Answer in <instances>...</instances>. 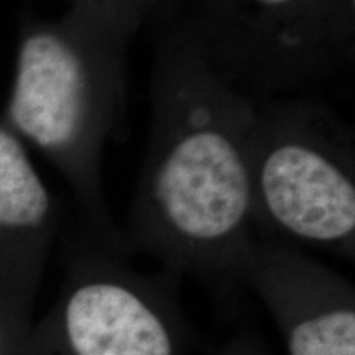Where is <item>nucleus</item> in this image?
Wrapping results in <instances>:
<instances>
[{
	"label": "nucleus",
	"mask_w": 355,
	"mask_h": 355,
	"mask_svg": "<svg viewBox=\"0 0 355 355\" xmlns=\"http://www.w3.org/2000/svg\"><path fill=\"white\" fill-rule=\"evenodd\" d=\"M150 104L123 247L155 257L176 277L241 285L257 239L247 171L254 99L216 76L188 40L168 30L153 46Z\"/></svg>",
	"instance_id": "f257e3e1"
},
{
	"label": "nucleus",
	"mask_w": 355,
	"mask_h": 355,
	"mask_svg": "<svg viewBox=\"0 0 355 355\" xmlns=\"http://www.w3.org/2000/svg\"><path fill=\"white\" fill-rule=\"evenodd\" d=\"M128 37L107 20L25 35L17 56L8 121L60 163L87 224L119 232L102 184V157L127 101Z\"/></svg>",
	"instance_id": "f03ea898"
},
{
	"label": "nucleus",
	"mask_w": 355,
	"mask_h": 355,
	"mask_svg": "<svg viewBox=\"0 0 355 355\" xmlns=\"http://www.w3.org/2000/svg\"><path fill=\"white\" fill-rule=\"evenodd\" d=\"M252 99L247 171L255 237L354 257V127L309 96Z\"/></svg>",
	"instance_id": "7ed1b4c3"
},
{
	"label": "nucleus",
	"mask_w": 355,
	"mask_h": 355,
	"mask_svg": "<svg viewBox=\"0 0 355 355\" xmlns=\"http://www.w3.org/2000/svg\"><path fill=\"white\" fill-rule=\"evenodd\" d=\"M87 232L61 309L66 355H180L176 275L137 272L121 232Z\"/></svg>",
	"instance_id": "20e7f679"
},
{
	"label": "nucleus",
	"mask_w": 355,
	"mask_h": 355,
	"mask_svg": "<svg viewBox=\"0 0 355 355\" xmlns=\"http://www.w3.org/2000/svg\"><path fill=\"white\" fill-rule=\"evenodd\" d=\"M241 285L255 291L288 355H355L352 283L295 245L255 239Z\"/></svg>",
	"instance_id": "39448f33"
},
{
	"label": "nucleus",
	"mask_w": 355,
	"mask_h": 355,
	"mask_svg": "<svg viewBox=\"0 0 355 355\" xmlns=\"http://www.w3.org/2000/svg\"><path fill=\"white\" fill-rule=\"evenodd\" d=\"M51 196L17 135L0 127V232L37 234L51 216Z\"/></svg>",
	"instance_id": "423d86ee"
},
{
	"label": "nucleus",
	"mask_w": 355,
	"mask_h": 355,
	"mask_svg": "<svg viewBox=\"0 0 355 355\" xmlns=\"http://www.w3.org/2000/svg\"><path fill=\"white\" fill-rule=\"evenodd\" d=\"M220 355H255L252 352H242V350H227V352L220 354Z\"/></svg>",
	"instance_id": "0eeeda50"
}]
</instances>
